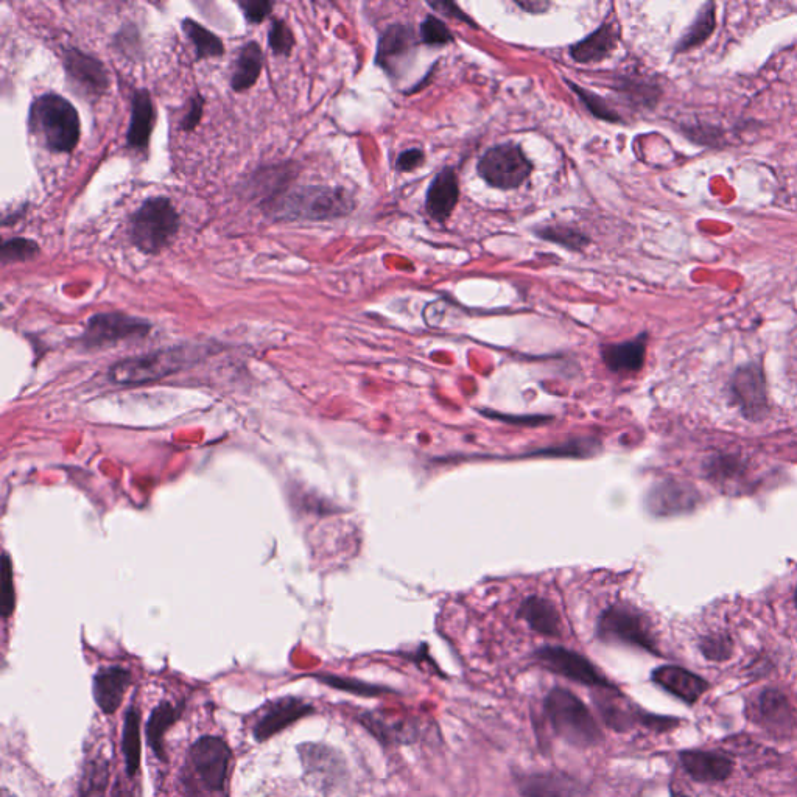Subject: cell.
<instances>
[{
	"mask_svg": "<svg viewBox=\"0 0 797 797\" xmlns=\"http://www.w3.org/2000/svg\"><path fill=\"white\" fill-rule=\"evenodd\" d=\"M204 100L200 94L195 95L194 99L190 100L189 109H187L186 117L181 122V128L184 131H192L198 127L201 117H203Z\"/></svg>",
	"mask_w": 797,
	"mask_h": 797,
	"instance_id": "cell-46",
	"label": "cell"
},
{
	"mask_svg": "<svg viewBox=\"0 0 797 797\" xmlns=\"http://www.w3.org/2000/svg\"><path fill=\"white\" fill-rule=\"evenodd\" d=\"M2 797H18L16 794L11 793L8 788H2Z\"/></svg>",
	"mask_w": 797,
	"mask_h": 797,
	"instance_id": "cell-50",
	"label": "cell"
},
{
	"mask_svg": "<svg viewBox=\"0 0 797 797\" xmlns=\"http://www.w3.org/2000/svg\"><path fill=\"white\" fill-rule=\"evenodd\" d=\"M29 125L32 133L53 153H71L80 141L78 111L58 94L41 95L32 103Z\"/></svg>",
	"mask_w": 797,
	"mask_h": 797,
	"instance_id": "cell-2",
	"label": "cell"
},
{
	"mask_svg": "<svg viewBox=\"0 0 797 797\" xmlns=\"http://www.w3.org/2000/svg\"><path fill=\"white\" fill-rule=\"evenodd\" d=\"M183 713V706H173L169 701H162L151 712L150 720L147 723V740L153 754L161 762H167L166 738L170 727L175 726L176 721L180 720Z\"/></svg>",
	"mask_w": 797,
	"mask_h": 797,
	"instance_id": "cell-27",
	"label": "cell"
},
{
	"mask_svg": "<svg viewBox=\"0 0 797 797\" xmlns=\"http://www.w3.org/2000/svg\"><path fill=\"white\" fill-rule=\"evenodd\" d=\"M190 760L204 787L222 791L231 763V749L223 738L204 735L190 748Z\"/></svg>",
	"mask_w": 797,
	"mask_h": 797,
	"instance_id": "cell-11",
	"label": "cell"
},
{
	"mask_svg": "<svg viewBox=\"0 0 797 797\" xmlns=\"http://www.w3.org/2000/svg\"><path fill=\"white\" fill-rule=\"evenodd\" d=\"M698 499V491L689 483L665 480L651 489L647 506L654 516H678L690 513L698 505Z\"/></svg>",
	"mask_w": 797,
	"mask_h": 797,
	"instance_id": "cell-14",
	"label": "cell"
},
{
	"mask_svg": "<svg viewBox=\"0 0 797 797\" xmlns=\"http://www.w3.org/2000/svg\"><path fill=\"white\" fill-rule=\"evenodd\" d=\"M421 39L422 43L429 44V46H446V44L453 43L452 33L435 16H429L422 22Z\"/></svg>",
	"mask_w": 797,
	"mask_h": 797,
	"instance_id": "cell-40",
	"label": "cell"
},
{
	"mask_svg": "<svg viewBox=\"0 0 797 797\" xmlns=\"http://www.w3.org/2000/svg\"><path fill=\"white\" fill-rule=\"evenodd\" d=\"M595 704L604 724L615 732H628L636 724H643L654 731L662 732L678 724L673 718L657 717L637 709L625 696L618 693V689L603 690L600 695H595Z\"/></svg>",
	"mask_w": 797,
	"mask_h": 797,
	"instance_id": "cell-10",
	"label": "cell"
},
{
	"mask_svg": "<svg viewBox=\"0 0 797 797\" xmlns=\"http://www.w3.org/2000/svg\"><path fill=\"white\" fill-rule=\"evenodd\" d=\"M615 46H617V32H615L614 25L603 24L592 35L572 46L570 57L576 63H598V61L609 57Z\"/></svg>",
	"mask_w": 797,
	"mask_h": 797,
	"instance_id": "cell-28",
	"label": "cell"
},
{
	"mask_svg": "<svg viewBox=\"0 0 797 797\" xmlns=\"http://www.w3.org/2000/svg\"><path fill=\"white\" fill-rule=\"evenodd\" d=\"M516 4L519 5L520 8H524L528 13H533V15H541V13H545L548 8L552 7L550 2H541V0H527V2L516 0Z\"/></svg>",
	"mask_w": 797,
	"mask_h": 797,
	"instance_id": "cell-48",
	"label": "cell"
},
{
	"mask_svg": "<svg viewBox=\"0 0 797 797\" xmlns=\"http://www.w3.org/2000/svg\"><path fill=\"white\" fill-rule=\"evenodd\" d=\"M517 617L522 618L530 629L538 632L545 637H561L562 618L558 608L547 598L533 597L525 598L520 604Z\"/></svg>",
	"mask_w": 797,
	"mask_h": 797,
	"instance_id": "cell-25",
	"label": "cell"
},
{
	"mask_svg": "<svg viewBox=\"0 0 797 797\" xmlns=\"http://www.w3.org/2000/svg\"><path fill=\"white\" fill-rule=\"evenodd\" d=\"M673 797H689L687 794L678 793V791H673Z\"/></svg>",
	"mask_w": 797,
	"mask_h": 797,
	"instance_id": "cell-51",
	"label": "cell"
},
{
	"mask_svg": "<svg viewBox=\"0 0 797 797\" xmlns=\"http://www.w3.org/2000/svg\"><path fill=\"white\" fill-rule=\"evenodd\" d=\"M180 229V215L167 197L145 200L131 217V240L144 254H159Z\"/></svg>",
	"mask_w": 797,
	"mask_h": 797,
	"instance_id": "cell-4",
	"label": "cell"
},
{
	"mask_svg": "<svg viewBox=\"0 0 797 797\" xmlns=\"http://www.w3.org/2000/svg\"><path fill=\"white\" fill-rule=\"evenodd\" d=\"M534 657L542 667L570 681L601 690L617 689L586 656L569 648L542 647L534 653Z\"/></svg>",
	"mask_w": 797,
	"mask_h": 797,
	"instance_id": "cell-9",
	"label": "cell"
},
{
	"mask_svg": "<svg viewBox=\"0 0 797 797\" xmlns=\"http://www.w3.org/2000/svg\"><path fill=\"white\" fill-rule=\"evenodd\" d=\"M109 765L103 757L89 760L80 782L78 797H103L108 787Z\"/></svg>",
	"mask_w": 797,
	"mask_h": 797,
	"instance_id": "cell-33",
	"label": "cell"
},
{
	"mask_svg": "<svg viewBox=\"0 0 797 797\" xmlns=\"http://www.w3.org/2000/svg\"><path fill=\"white\" fill-rule=\"evenodd\" d=\"M415 46L416 35L411 27L404 24L390 25L380 38L376 63L388 74H397Z\"/></svg>",
	"mask_w": 797,
	"mask_h": 797,
	"instance_id": "cell-19",
	"label": "cell"
},
{
	"mask_svg": "<svg viewBox=\"0 0 797 797\" xmlns=\"http://www.w3.org/2000/svg\"><path fill=\"white\" fill-rule=\"evenodd\" d=\"M534 232L541 239L566 246L572 251H583L590 243V239L586 234H583L580 229L570 228V226H544V228L536 229Z\"/></svg>",
	"mask_w": 797,
	"mask_h": 797,
	"instance_id": "cell-36",
	"label": "cell"
},
{
	"mask_svg": "<svg viewBox=\"0 0 797 797\" xmlns=\"http://www.w3.org/2000/svg\"><path fill=\"white\" fill-rule=\"evenodd\" d=\"M155 122L156 109L150 92L137 89L131 102V120L127 131V145L131 150L147 153Z\"/></svg>",
	"mask_w": 797,
	"mask_h": 797,
	"instance_id": "cell-21",
	"label": "cell"
},
{
	"mask_svg": "<svg viewBox=\"0 0 797 797\" xmlns=\"http://www.w3.org/2000/svg\"><path fill=\"white\" fill-rule=\"evenodd\" d=\"M651 679L665 692L687 704H695L709 690V682L706 679L676 665L656 668Z\"/></svg>",
	"mask_w": 797,
	"mask_h": 797,
	"instance_id": "cell-20",
	"label": "cell"
},
{
	"mask_svg": "<svg viewBox=\"0 0 797 797\" xmlns=\"http://www.w3.org/2000/svg\"><path fill=\"white\" fill-rule=\"evenodd\" d=\"M544 713L556 737L575 748H592L603 740L589 707L570 690H550L544 699Z\"/></svg>",
	"mask_w": 797,
	"mask_h": 797,
	"instance_id": "cell-3",
	"label": "cell"
},
{
	"mask_svg": "<svg viewBox=\"0 0 797 797\" xmlns=\"http://www.w3.org/2000/svg\"><path fill=\"white\" fill-rule=\"evenodd\" d=\"M268 44L274 55L278 57H288L295 47V36L292 29L281 19H274L271 22L270 33H268Z\"/></svg>",
	"mask_w": 797,
	"mask_h": 797,
	"instance_id": "cell-38",
	"label": "cell"
},
{
	"mask_svg": "<svg viewBox=\"0 0 797 797\" xmlns=\"http://www.w3.org/2000/svg\"><path fill=\"white\" fill-rule=\"evenodd\" d=\"M648 335L642 334L634 340L612 343L601 348L604 366L612 373H637L647 357Z\"/></svg>",
	"mask_w": 797,
	"mask_h": 797,
	"instance_id": "cell-24",
	"label": "cell"
},
{
	"mask_svg": "<svg viewBox=\"0 0 797 797\" xmlns=\"http://www.w3.org/2000/svg\"><path fill=\"white\" fill-rule=\"evenodd\" d=\"M151 324L142 318L122 312L95 313L86 323L80 343L86 349H105L120 341L147 337Z\"/></svg>",
	"mask_w": 797,
	"mask_h": 797,
	"instance_id": "cell-7",
	"label": "cell"
},
{
	"mask_svg": "<svg viewBox=\"0 0 797 797\" xmlns=\"http://www.w3.org/2000/svg\"><path fill=\"white\" fill-rule=\"evenodd\" d=\"M679 759L687 774L699 783L724 782L734 771L732 760L717 752L684 751Z\"/></svg>",
	"mask_w": 797,
	"mask_h": 797,
	"instance_id": "cell-22",
	"label": "cell"
},
{
	"mask_svg": "<svg viewBox=\"0 0 797 797\" xmlns=\"http://www.w3.org/2000/svg\"><path fill=\"white\" fill-rule=\"evenodd\" d=\"M424 151L419 148H411V150L404 151L401 156L397 158L396 169L399 172H413L424 164Z\"/></svg>",
	"mask_w": 797,
	"mask_h": 797,
	"instance_id": "cell-45",
	"label": "cell"
},
{
	"mask_svg": "<svg viewBox=\"0 0 797 797\" xmlns=\"http://www.w3.org/2000/svg\"><path fill=\"white\" fill-rule=\"evenodd\" d=\"M567 85L578 95V99L589 109L590 114H594L595 117L606 120V122H620V117H618L597 94L587 91V89L581 88V86L573 85L572 81H567Z\"/></svg>",
	"mask_w": 797,
	"mask_h": 797,
	"instance_id": "cell-39",
	"label": "cell"
},
{
	"mask_svg": "<svg viewBox=\"0 0 797 797\" xmlns=\"http://www.w3.org/2000/svg\"><path fill=\"white\" fill-rule=\"evenodd\" d=\"M313 712L315 710H313L312 704L306 703L304 699L295 698V696L278 699L254 724V738L257 741L270 740L274 735L284 731L285 727L292 726L293 723Z\"/></svg>",
	"mask_w": 797,
	"mask_h": 797,
	"instance_id": "cell-15",
	"label": "cell"
},
{
	"mask_svg": "<svg viewBox=\"0 0 797 797\" xmlns=\"http://www.w3.org/2000/svg\"><path fill=\"white\" fill-rule=\"evenodd\" d=\"M183 30L190 43L194 44L197 60L222 57L225 53V44L217 35L206 29L194 19H184Z\"/></svg>",
	"mask_w": 797,
	"mask_h": 797,
	"instance_id": "cell-31",
	"label": "cell"
},
{
	"mask_svg": "<svg viewBox=\"0 0 797 797\" xmlns=\"http://www.w3.org/2000/svg\"><path fill=\"white\" fill-rule=\"evenodd\" d=\"M715 29V5L707 4L703 10L699 11V16L693 22L689 32L685 33L684 38L678 46V52H685L692 47L703 44Z\"/></svg>",
	"mask_w": 797,
	"mask_h": 797,
	"instance_id": "cell-35",
	"label": "cell"
},
{
	"mask_svg": "<svg viewBox=\"0 0 797 797\" xmlns=\"http://www.w3.org/2000/svg\"><path fill=\"white\" fill-rule=\"evenodd\" d=\"M355 208L354 197L341 187H299L276 201L274 220L282 222H326L346 217Z\"/></svg>",
	"mask_w": 797,
	"mask_h": 797,
	"instance_id": "cell-1",
	"label": "cell"
},
{
	"mask_svg": "<svg viewBox=\"0 0 797 797\" xmlns=\"http://www.w3.org/2000/svg\"><path fill=\"white\" fill-rule=\"evenodd\" d=\"M732 394L735 404L746 418L757 421L768 413V394L765 376L759 365H748L738 369L732 380Z\"/></svg>",
	"mask_w": 797,
	"mask_h": 797,
	"instance_id": "cell-13",
	"label": "cell"
},
{
	"mask_svg": "<svg viewBox=\"0 0 797 797\" xmlns=\"http://www.w3.org/2000/svg\"><path fill=\"white\" fill-rule=\"evenodd\" d=\"M430 5H432L435 10L443 11L444 15L450 16V18H457L460 19V21L471 22L467 16L463 15V11H461L457 5L452 4V2H436V4L433 2V4Z\"/></svg>",
	"mask_w": 797,
	"mask_h": 797,
	"instance_id": "cell-47",
	"label": "cell"
},
{
	"mask_svg": "<svg viewBox=\"0 0 797 797\" xmlns=\"http://www.w3.org/2000/svg\"><path fill=\"white\" fill-rule=\"evenodd\" d=\"M598 450V441L594 438H575L558 446L544 447L527 453L528 458H584L594 455Z\"/></svg>",
	"mask_w": 797,
	"mask_h": 797,
	"instance_id": "cell-32",
	"label": "cell"
},
{
	"mask_svg": "<svg viewBox=\"0 0 797 797\" xmlns=\"http://www.w3.org/2000/svg\"><path fill=\"white\" fill-rule=\"evenodd\" d=\"M239 5L245 13L246 19L253 24L265 21L273 10V4L267 0H246V2H239Z\"/></svg>",
	"mask_w": 797,
	"mask_h": 797,
	"instance_id": "cell-44",
	"label": "cell"
},
{
	"mask_svg": "<svg viewBox=\"0 0 797 797\" xmlns=\"http://www.w3.org/2000/svg\"><path fill=\"white\" fill-rule=\"evenodd\" d=\"M460 198V184L455 170L444 169L435 176V180L430 184L425 200L427 214L435 222L444 223L452 215L453 209L457 206Z\"/></svg>",
	"mask_w": 797,
	"mask_h": 797,
	"instance_id": "cell-23",
	"label": "cell"
},
{
	"mask_svg": "<svg viewBox=\"0 0 797 797\" xmlns=\"http://www.w3.org/2000/svg\"><path fill=\"white\" fill-rule=\"evenodd\" d=\"M699 648L709 661L721 662L732 656L734 645L727 636H709L701 642Z\"/></svg>",
	"mask_w": 797,
	"mask_h": 797,
	"instance_id": "cell-42",
	"label": "cell"
},
{
	"mask_svg": "<svg viewBox=\"0 0 797 797\" xmlns=\"http://www.w3.org/2000/svg\"><path fill=\"white\" fill-rule=\"evenodd\" d=\"M755 720L774 735H791L796 729V713L787 696L779 690L760 693L755 707Z\"/></svg>",
	"mask_w": 797,
	"mask_h": 797,
	"instance_id": "cell-18",
	"label": "cell"
},
{
	"mask_svg": "<svg viewBox=\"0 0 797 797\" xmlns=\"http://www.w3.org/2000/svg\"><path fill=\"white\" fill-rule=\"evenodd\" d=\"M264 66V53L257 43H248L240 50L236 71L232 74L231 86L236 92H245L256 85Z\"/></svg>",
	"mask_w": 797,
	"mask_h": 797,
	"instance_id": "cell-30",
	"label": "cell"
},
{
	"mask_svg": "<svg viewBox=\"0 0 797 797\" xmlns=\"http://www.w3.org/2000/svg\"><path fill=\"white\" fill-rule=\"evenodd\" d=\"M313 678L323 682L327 687H332V689L352 693V695L365 696V698H374V696L388 695V693L394 692V690L388 689V687H382V685L369 684V682H363L360 681V679L329 675V673L313 675Z\"/></svg>",
	"mask_w": 797,
	"mask_h": 797,
	"instance_id": "cell-34",
	"label": "cell"
},
{
	"mask_svg": "<svg viewBox=\"0 0 797 797\" xmlns=\"http://www.w3.org/2000/svg\"><path fill=\"white\" fill-rule=\"evenodd\" d=\"M64 71L75 91L85 97L99 99L108 91L111 80L105 64L78 49L64 52Z\"/></svg>",
	"mask_w": 797,
	"mask_h": 797,
	"instance_id": "cell-12",
	"label": "cell"
},
{
	"mask_svg": "<svg viewBox=\"0 0 797 797\" xmlns=\"http://www.w3.org/2000/svg\"><path fill=\"white\" fill-rule=\"evenodd\" d=\"M131 681H133L131 671L119 667V665L103 667L95 673L94 681H92V693H94L95 704L105 715H113L119 710Z\"/></svg>",
	"mask_w": 797,
	"mask_h": 797,
	"instance_id": "cell-17",
	"label": "cell"
},
{
	"mask_svg": "<svg viewBox=\"0 0 797 797\" xmlns=\"http://www.w3.org/2000/svg\"><path fill=\"white\" fill-rule=\"evenodd\" d=\"M359 721L383 745L408 743L411 737H415L411 724L393 713L365 712L360 715Z\"/></svg>",
	"mask_w": 797,
	"mask_h": 797,
	"instance_id": "cell-26",
	"label": "cell"
},
{
	"mask_svg": "<svg viewBox=\"0 0 797 797\" xmlns=\"http://www.w3.org/2000/svg\"><path fill=\"white\" fill-rule=\"evenodd\" d=\"M195 354L189 348L161 349L150 354L137 355L130 359L120 360L109 369V379L119 385H141L156 382L170 374L180 371L194 359Z\"/></svg>",
	"mask_w": 797,
	"mask_h": 797,
	"instance_id": "cell-6",
	"label": "cell"
},
{
	"mask_svg": "<svg viewBox=\"0 0 797 797\" xmlns=\"http://www.w3.org/2000/svg\"><path fill=\"white\" fill-rule=\"evenodd\" d=\"M111 797H134L133 791L127 787V783H123L122 777H117L114 783L113 794Z\"/></svg>",
	"mask_w": 797,
	"mask_h": 797,
	"instance_id": "cell-49",
	"label": "cell"
},
{
	"mask_svg": "<svg viewBox=\"0 0 797 797\" xmlns=\"http://www.w3.org/2000/svg\"><path fill=\"white\" fill-rule=\"evenodd\" d=\"M482 415L488 416L489 419H494V421L506 422V424L510 425H520V427H538V425L553 421L552 416L508 415V413H499V411L492 410H482Z\"/></svg>",
	"mask_w": 797,
	"mask_h": 797,
	"instance_id": "cell-43",
	"label": "cell"
},
{
	"mask_svg": "<svg viewBox=\"0 0 797 797\" xmlns=\"http://www.w3.org/2000/svg\"><path fill=\"white\" fill-rule=\"evenodd\" d=\"M123 757H125V773L130 779L136 776L141 768V710L131 704L123 718Z\"/></svg>",
	"mask_w": 797,
	"mask_h": 797,
	"instance_id": "cell-29",
	"label": "cell"
},
{
	"mask_svg": "<svg viewBox=\"0 0 797 797\" xmlns=\"http://www.w3.org/2000/svg\"><path fill=\"white\" fill-rule=\"evenodd\" d=\"M597 636L603 642L625 643L659 656L657 639L647 615L631 604H612L601 612Z\"/></svg>",
	"mask_w": 797,
	"mask_h": 797,
	"instance_id": "cell-5",
	"label": "cell"
},
{
	"mask_svg": "<svg viewBox=\"0 0 797 797\" xmlns=\"http://www.w3.org/2000/svg\"><path fill=\"white\" fill-rule=\"evenodd\" d=\"M796 604H797V589H796Z\"/></svg>",
	"mask_w": 797,
	"mask_h": 797,
	"instance_id": "cell-52",
	"label": "cell"
},
{
	"mask_svg": "<svg viewBox=\"0 0 797 797\" xmlns=\"http://www.w3.org/2000/svg\"><path fill=\"white\" fill-rule=\"evenodd\" d=\"M517 788L524 797H589L578 780L564 773L520 774Z\"/></svg>",
	"mask_w": 797,
	"mask_h": 797,
	"instance_id": "cell-16",
	"label": "cell"
},
{
	"mask_svg": "<svg viewBox=\"0 0 797 797\" xmlns=\"http://www.w3.org/2000/svg\"><path fill=\"white\" fill-rule=\"evenodd\" d=\"M15 606L16 594L13 567H11L10 556L5 553L4 558H2V615H4V618H8L13 614Z\"/></svg>",
	"mask_w": 797,
	"mask_h": 797,
	"instance_id": "cell-41",
	"label": "cell"
},
{
	"mask_svg": "<svg viewBox=\"0 0 797 797\" xmlns=\"http://www.w3.org/2000/svg\"><path fill=\"white\" fill-rule=\"evenodd\" d=\"M531 162L516 144L489 148L478 162V175L496 189H517L531 175Z\"/></svg>",
	"mask_w": 797,
	"mask_h": 797,
	"instance_id": "cell-8",
	"label": "cell"
},
{
	"mask_svg": "<svg viewBox=\"0 0 797 797\" xmlns=\"http://www.w3.org/2000/svg\"><path fill=\"white\" fill-rule=\"evenodd\" d=\"M39 253V245L35 240L18 239L7 240V242L0 248V262L2 265L11 264V262H25V260L35 259L36 254Z\"/></svg>",
	"mask_w": 797,
	"mask_h": 797,
	"instance_id": "cell-37",
	"label": "cell"
}]
</instances>
